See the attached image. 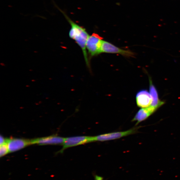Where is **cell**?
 I'll list each match as a JSON object with an SVG mask.
<instances>
[{
	"label": "cell",
	"mask_w": 180,
	"mask_h": 180,
	"mask_svg": "<svg viewBox=\"0 0 180 180\" xmlns=\"http://www.w3.org/2000/svg\"><path fill=\"white\" fill-rule=\"evenodd\" d=\"M58 8L63 14L71 25V28L69 32V36L71 39L74 40L81 48L86 65L90 68V61L86 48V42L90 36L85 28L75 23L65 12L58 7Z\"/></svg>",
	"instance_id": "obj_1"
},
{
	"label": "cell",
	"mask_w": 180,
	"mask_h": 180,
	"mask_svg": "<svg viewBox=\"0 0 180 180\" xmlns=\"http://www.w3.org/2000/svg\"><path fill=\"white\" fill-rule=\"evenodd\" d=\"M103 38L97 33H94L89 36L86 43V48L90 57L96 56L102 53Z\"/></svg>",
	"instance_id": "obj_2"
},
{
	"label": "cell",
	"mask_w": 180,
	"mask_h": 180,
	"mask_svg": "<svg viewBox=\"0 0 180 180\" xmlns=\"http://www.w3.org/2000/svg\"><path fill=\"white\" fill-rule=\"evenodd\" d=\"M94 141V136H77L65 138L62 148L59 153H62L64 150L69 148Z\"/></svg>",
	"instance_id": "obj_3"
},
{
	"label": "cell",
	"mask_w": 180,
	"mask_h": 180,
	"mask_svg": "<svg viewBox=\"0 0 180 180\" xmlns=\"http://www.w3.org/2000/svg\"><path fill=\"white\" fill-rule=\"evenodd\" d=\"M139 128L136 127L127 131L113 132L94 136V141H104L119 139L136 133Z\"/></svg>",
	"instance_id": "obj_4"
},
{
	"label": "cell",
	"mask_w": 180,
	"mask_h": 180,
	"mask_svg": "<svg viewBox=\"0 0 180 180\" xmlns=\"http://www.w3.org/2000/svg\"><path fill=\"white\" fill-rule=\"evenodd\" d=\"M101 51L102 53L118 54L127 57H132L134 55V54L131 51L121 49L103 40L102 42Z\"/></svg>",
	"instance_id": "obj_5"
},
{
	"label": "cell",
	"mask_w": 180,
	"mask_h": 180,
	"mask_svg": "<svg viewBox=\"0 0 180 180\" xmlns=\"http://www.w3.org/2000/svg\"><path fill=\"white\" fill-rule=\"evenodd\" d=\"M65 138L56 135H53L47 137L37 138L31 140V144L39 145H61L63 144Z\"/></svg>",
	"instance_id": "obj_6"
},
{
	"label": "cell",
	"mask_w": 180,
	"mask_h": 180,
	"mask_svg": "<svg viewBox=\"0 0 180 180\" xmlns=\"http://www.w3.org/2000/svg\"><path fill=\"white\" fill-rule=\"evenodd\" d=\"M6 143L9 153L18 151L31 144V140L17 138L7 139Z\"/></svg>",
	"instance_id": "obj_7"
},
{
	"label": "cell",
	"mask_w": 180,
	"mask_h": 180,
	"mask_svg": "<svg viewBox=\"0 0 180 180\" xmlns=\"http://www.w3.org/2000/svg\"><path fill=\"white\" fill-rule=\"evenodd\" d=\"M136 101L138 107L146 108L151 105L153 99L149 92L146 90H142L136 94Z\"/></svg>",
	"instance_id": "obj_8"
},
{
	"label": "cell",
	"mask_w": 180,
	"mask_h": 180,
	"mask_svg": "<svg viewBox=\"0 0 180 180\" xmlns=\"http://www.w3.org/2000/svg\"><path fill=\"white\" fill-rule=\"evenodd\" d=\"M149 81V93L152 98V103L150 107H152L156 111L165 103V102L162 101L159 98L157 90L155 86L154 85L152 79L148 75Z\"/></svg>",
	"instance_id": "obj_9"
},
{
	"label": "cell",
	"mask_w": 180,
	"mask_h": 180,
	"mask_svg": "<svg viewBox=\"0 0 180 180\" xmlns=\"http://www.w3.org/2000/svg\"><path fill=\"white\" fill-rule=\"evenodd\" d=\"M157 111L151 107L146 108H141L136 113L132 121H136V125L144 120L147 119Z\"/></svg>",
	"instance_id": "obj_10"
},
{
	"label": "cell",
	"mask_w": 180,
	"mask_h": 180,
	"mask_svg": "<svg viewBox=\"0 0 180 180\" xmlns=\"http://www.w3.org/2000/svg\"><path fill=\"white\" fill-rule=\"evenodd\" d=\"M7 143L1 145L0 146V157H2L9 153Z\"/></svg>",
	"instance_id": "obj_11"
},
{
	"label": "cell",
	"mask_w": 180,
	"mask_h": 180,
	"mask_svg": "<svg viewBox=\"0 0 180 180\" xmlns=\"http://www.w3.org/2000/svg\"><path fill=\"white\" fill-rule=\"evenodd\" d=\"M7 139H5L2 136H0V144L2 145L6 143Z\"/></svg>",
	"instance_id": "obj_12"
},
{
	"label": "cell",
	"mask_w": 180,
	"mask_h": 180,
	"mask_svg": "<svg viewBox=\"0 0 180 180\" xmlns=\"http://www.w3.org/2000/svg\"><path fill=\"white\" fill-rule=\"evenodd\" d=\"M94 180H104V179L102 176L96 175L94 176Z\"/></svg>",
	"instance_id": "obj_13"
}]
</instances>
